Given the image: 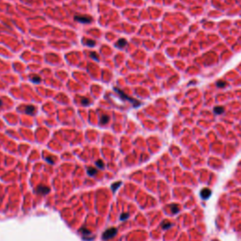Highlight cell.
I'll list each match as a JSON object with an SVG mask.
<instances>
[{
    "label": "cell",
    "mask_w": 241,
    "mask_h": 241,
    "mask_svg": "<svg viewBox=\"0 0 241 241\" xmlns=\"http://www.w3.org/2000/svg\"><path fill=\"white\" fill-rule=\"evenodd\" d=\"M49 191H50L49 188L46 186V185H38L37 189H36V192H37L38 194H41V195H46L49 193Z\"/></svg>",
    "instance_id": "3"
},
{
    "label": "cell",
    "mask_w": 241,
    "mask_h": 241,
    "mask_svg": "<svg viewBox=\"0 0 241 241\" xmlns=\"http://www.w3.org/2000/svg\"><path fill=\"white\" fill-rule=\"evenodd\" d=\"M87 45H89V46H94L95 45V43L93 42V41H90V40H88L86 43Z\"/></svg>",
    "instance_id": "19"
},
{
    "label": "cell",
    "mask_w": 241,
    "mask_h": 241,
    "mask_svg": "<svg viewBox=\"0 0 241 241\" xmlns=\"http://www.w3.org/2000/svg\"><path fill=\"white\" fill-rule=\"evenodd\" d=\"M120 185H122V182H118V183L113 184V185H111V189H112V190H113V192L116 191V190L119 189V186H120Z\"/></svg>",
    "instance_id": "11"
},
{
    "label": "cell",
    "mask_w": 241,
    "mask_h": 241,
    "mask_svg": "<svg viewBox=\"0 0 241 241\" xmlns=\"http://www.w3.org/2000/svg\"><path fill=\"white\" fill-rule=\"evenodd\" d=\"M108 122V116H104V117H102V119H101V123H102L103 124H106Z\"/></svg>",
    "instance_id": "18"
},
{
    "label": "cell",
    "mask_w": 241,
    "mask_h": 241,
    "mask_svg": "<svg viewBox=\"0 0 241 241\" xmlns=\"http://www.w3.org/2000/svg\"><path fill=\"white\" fill-rule=\"evenodd\" d=\"M126 41L124 40V39H120L119 42L117 43V44H116V46H118L119 48H123V47H124L125 45H126Z\"/></svg>",
    "instance_id": "8"
},
{
    "label": "cell",
    "mask_w": 241,
    "mask_h": 241,
    "mask_svg": "<svg viewBox=\"0 0 241 241\" xmlns=\"http://www.w3.org/2000/svg\"><path fill=\"white\" fill-rule=\"evenodd\" d=\"M117 235V229L116 228H109L106 231L104 232L103 234V239L104 240H108L109 238L114 237L115 235Z\"/></svg>",
    "instance_id": "1"
},
{
    "label": "cell",
    "mask_w": 241,
    "mask_h": 241,
    "mask_svg": "<svg viewBox=\"0 0 241 241\" xmlns=\"http://www.w3.org/2000/svg\"><path fill=\"white\" fill-rule=\"evenodd\" d=\"M214 112L216 114H222L223 112H224V108L222 106H216V108H214Z\"/></svg>",
    "instance_id": "9"
},
{
    "label": "cell",
    "mask_w": 241,
    "mask_h": 241,
    "mask_svg": "<svg viewBox=\"0 0 241 241\" xmlns=\"http://www.w3.org/2000/svg\"><path fill=\"white\" fill-rule=\"evenodd\" d=\"M31 78V81L33 82V83H40L41 82V77L40 76H38V75H36V74H34V75H31L30 76Z\"/></svg>",
    "instance_id": "10"
},
{
    "label": "cell",
    "mask_w": 241,
    "mask_h": 241,
    "mask_svg": "<svg viewBox=\"0 0 241 241\" xmlns=\"http://www.w3.org/2000/svg\"><path fill=\"white\" fill-rule=\"evenodd\" d=\"M200 195H201V197L203 199H204V200H207V199L210 197L211 195V190L208 189H204L203 190L201 191V193H200Z\"/></svg>",
    "instance_id": "5"
},
{
    "label": "cell",
    "mask_w": 241,
    "mask_h": 241,
    "mask_svg": "<svg viewBox=\"0 0 241 241\" xmlns=\"http://www.w3.org/2000/svg\"><path fill=\"white\" fill-rule=\"evenodd\" d=\"M46 161H47V162H50L51 164L54 163V161H53L52 159H51V157H47V158H46Z\"/></svg>",
    "instance_id": "22"
},
{
    "label": "cell",
    "mask_w": 241,
    "mask_h": 241,
    "mask_svg": "<svg viewBox=\"0 0 241 241\" xmlns=\"http://www.w3.org/2000/svg\"><path fill=\"white\" fill-rule=\"evenodd\" d=\"M161 226H162V228H163L164 230H166V229H169L170 226H171V223L169 222V221H164Z\"/></svg>",
    "instance_id": "14"
},
{
    "label": "cell",
    "mask_w": 241,
    "mask_h": 241,
    "mask_svg": "<svg viewBox=\"0 0 241 241\" xmlns=\"http://www.w3.org/2000/svg\"><path fill=\"white\" fill-rule=\"evenodd\" d=\"M128 217H129V214L128 213H124V214H122L120 215V220H127L128 219Z\"/></svg>",
    "instance_id": "16"
},
{
    "label": "cell",
    "mask_w": 241,
    "mask_h": 241,
    "mask_svg": "<svg viewBox=\"0 0 241 241\" xmlns=\"http://www.w3.org/2000/svg\"><path fill=\"white\" fill-rule=\"evenodd\" d=\"M0 201H1V199H0Z\"/></svg>",
    "instance_id": "24"
},
{
    "label": "cell",
    "mask_w": 241,
    "mask_h": 241,
    "mask_svg": "<svg viewBox=\"0 0 241 241\" xmlns=\"http://www.w3.org/2000/svg\"><path fill=\"white\" fill-rule=\"evenodd\" d=\"M217 85L219 87H220V88H223V87L226 85V82H223V81H219L218 83H217Z\"/></svg>",
    "instance_id": "20"
},
{
    "label": "cell",
    "mask_w": 241,
    "mask_h": 241,
    "mask_svg": "<svg viewBox=\"0 0 241 241\" xmlns=\"http://www.w3.org/2000/svg\"><path fill=\"white\" fill-rule=\"evenodd\" d=\"M35 112V108L33 106V105H28L26 108H25V113H28V114H33Z\"/></svg>",
    "instance_id": "7"
},
{
    "label": "cell",
    "mask_w": 241,
    "mask_h": 241,
    "mask_svg": "<svg viewBox=\"0 0 241 241\" xmlns=\"http://www.w3.org/2000/svg\"><path fill=\"white\" fill-rule=\"evenodd\" d=\"M170 208H171V212L174 214L178 213V211H179V206L178 205H176V204H173V205H171L170 206Z\"/></svg>",
    "instance_id": "13"
},
{
    "label": "cell",
    "mask_w": 241,
    "mask_h": 241,
    "mask_svg": "<svg viewBox=\"0 0 241 241\" xmlns=\"http://www.w3.org/2000/svg\"><path fill=\"white\" fill-rule=\"evenodd\" d=\"M1 105H2V101L0 100V106H1Z\"/></svg>",
    "instance_id": "23"
},
{
    "label": "cell",
    "mask_w": 241,
    "mask_h": 241,
    "mask_svg": "<svg viewBox=\"0 0 241 241\" xmlns=\"http://www.w3.org/2000/svg\"><path fill=\"white\" fill-rule=\"evenodd\" d=\"M79 231H80V232L82 233V234H83L84 235H90V234H91L90 230H88V229L84 228V227H83V228H81L80 230H79Z\"/></svg>",
    "instance_id": "12"
},
{
    "label": "cell",
    "mask_w": 241,
    "mask_h": 241,
    "mask_svg": "<svg viewBox=\"0 0 241 241\" xmlns=\"http://www.w3.org/2000/svg\"><path fill=\"white\" fill-rule=\"evenodd\" d=\"M81 99V101H82V105H90V101L88 99H86V98H80Z\"/></svg>",
    "instance_id": "17"
},
{
    "label": "cell",
    "mask_w": 241,
    "mask_h": 241,
    "mask_svg": "<svg viewBox=\"0 0 241 241\" xmlns=\"http://www.w3.org/2000/svg\"><path fill=\"white\" fill-rule=\"evenodd\" d=\"M87 172H88V174H89L90 176H93L94 174H96V173H97V170H96V169H94V168L90 167V168H88V169H87Z\"/></svg>",
    "instance_id": "6"
},
{
    "label": "cell",
    "mask_w": 241,
    "mask_h": 241,
    "mask_svg": "<svg viewBox=\"0 0 241 241\" xmlns=\"http://www.w3.org/2000/svg\"><path fill=\"white\" fill-rule=\"evenodd\" d=\"M115 90H116V91H117V92H119V93H120V95L122 96V97H123V98H124V99L129 100V101H131V102H132V103H134V104H135V105H135V106H138V105H140V104H139V101H137V100H134V99H132V98H129V97H127V96L125 95V94H124V93L123 92V91H122V90H119V89H117V88H115Z\"/></svg>",
    "instance_id": "4"
},
{
    "label": "cell",
    "mask_w": 241,
    "mask_h": 241,
    "mask_svg": "<svg viewBox=\"0 0 241 241\" xmlns=\"http://www.w3.org/2000/svg\"><path fill=\"white\" fill-rule=\"evenodd\" d=\"M74 20L79 22V23H83V24H89L92 21V18L89 15H75L74 16Z\"/></svg>",
    "instance_id": "2"
},
{
    "label": "cell",
    "mask_w": 241,
    "mask_h": 241,
    "mask_svg": "<svg viewBox=\"0 0 241 241\" xmlns=\"http://www.w3.org/2000/svg\"><path fill=\"white\" fill-rule=\"evenodd\" d=\"M96 166L98 168H100V169H104L105 168V164H104V162H103L102 160H97L95 162Z\"/></svg>",
    "instance_id": "15"
},
{
    "label": "cell",
    "mask_w": 241,
    "mask_h": 241,
    "mask_svg": "<svg viewBox=\"0 0 241 241\" xmlns=\"http://www.w3.org/2000/svg\"><path fill=\"white\" fill-rule=\"evenodd\" d=\"M90 56H91V58H92V59H95L96 60H98V58H97V57H98V55H97L96 53H93V52L90 53Z\"/></svg>",
    "instance_id": "21"
}]
</instances>
